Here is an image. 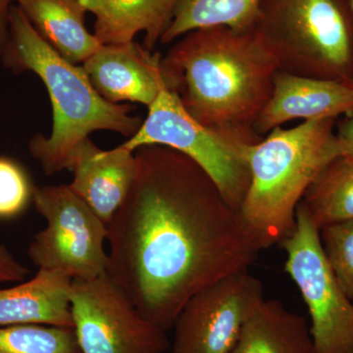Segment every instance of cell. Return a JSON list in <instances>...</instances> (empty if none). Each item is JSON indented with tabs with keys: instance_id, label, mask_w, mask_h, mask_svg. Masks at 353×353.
Segmentation results:
<instances>
[{
	"instance_id": "8",
	"label": "cell",
	"mask_w": 353,
	"mask_h": 353,
	"mask_svg": "<svg viewBox=\"0 0 353 353\" xmlns=\"http://www.w3.org/2000/svg\"><path fill=\"white\" fill-rule=\"evenodd\" d=\"M281 246L285 270L308 309L314 353H353V303L327 261L319 228L301 204L294 231Z\"/></svg>"
},
{
	"instance_id": "15",
	"label": "cell",
	"mask_w": 353,
	"mask_h": 353,
	"mask_svg": "<svg viewBox=\"0 0 353 353\" xmlns=\"http://www.w3.org/2000/svg\"><path fill=\"white\" fill-rule=\"evenodd\" d=\"M94 14V36L102 44L134 41L145 34L143 46L154 51L170 25L181 0H79Z\"/></svg>"
},
{
	"instance_id": "17",
	"label": "cell",
	"mask_w": 353,
	"mask_h": 353,
	"mask_svg": "<svg viewBox=\"0 0 353 353\" xmlns=\"http://www.w3.org/2000/svg\"><path fill=\"white\" fill-rule=\"evenodd\" d=\"M230 353H314V348L303 316L280 301L264 299Z\"/></svg>"
},
{
	"instance_id": "21",
	"label": "cell",
	"mask_w": 353,
	"mask_h": 353,
	"mask_svg": "<svg viewBox=\"0 0 353 353\" xmlns=\"http://www.w3.org/2000/svg\"><path fill=\"white\" fill-rule=\"evenodd\" d=\"M320 239L334 277L353 303V219L321 228Z\"/></svg>"
},
{
	"instance_id": "2",
	"label": "cell",
	"mask_w": 353,
	"mask_h": 353,
	"mask_svg": "<svg viewBox=\"0 0 353 353\" xmlns=\"http://www.w3.org/2000/svg\"><path fill=\"white\" fill-rule=\"evenodd\" d=\"M166 87L199 124L252 145L254 124L270 99L277 61L256 30L201 28L162 57Z\"/></svg>"
},
{
	"instance_id": "24",
	"label": "cell",
	"mask_w": 353,
	"mask_h": 353,
	"mask_svg": "<svg viewBox=\"0 0 353 353\" xmlns=\"http://www.w3.org/2000/svg\"><path fill=\"white\" fill-rule=\"evenodd\" d=\"M336 134L341 155L353 154V117L336 122Z\"/></svg>"
},
{
	"instance_id": "20",
	"label": "cell",
	"mask_w": 353,
	"mask_h": 353,
	"mask_svg": "<svg viewBox=\"0 0 353 353\" xmlns=\"http://www.w3.org/2000/svg\"><path fill=\"white\" fill-rule=\"evenodd\" d=\"M0 353H82L74 328L27 324L0 327Z\"/></svg>"
},
{
	"instance_id": "7",
	"label": "cell",
	"mask_w": 353,
	"mask_h": 353,
	"mask_svg": "<svg viewBox=\"0 0 353 353\" xmlns=\"http://www.w3.org/2000/svg\"><path fill=\"white\" fill-rule=\"evenodd\" d=\"M129 150L162 145L187 155L214 180L232 208L239 211L250 187V146L199 124L168 88L148 108L139 131L122 143Z\"/></svg>"
},
{
	"instance_id": "26",
	"label": "cell",
	"mask_w": 353,
	"mask_h": 353,
	"mask_svg": "<svg viewBox=\"0 0 353 353\" xmlns=\"http://www.w3.org/2000/svg\"><path fill=\"white\" fill-rule=\"evenodd\" d=\"M350 3H352V11H353V0H350ZM352 83H353V82H352Z\"/></svg>"
},
{
	"instance_id": "1",
	"label": "cell",
	"mask_w": 353,
	"mask_h": 353,
	"mask_svg": "<svg viewBox=\"0 0 353 353\" xmlns=\"http://www.w3.org/2000/svg\"><path fill=\"white\" fill-rule=\"evenodd\" d=\"M129 194L108 223V275L165 331L194 294L248 271L256 248L214 180L162 145L134 150Z\"/></svg>"
},
{
	"instance_id": "19",
	"label": "cell",
	"mask_w": 353,
	"mask_h": 353,
	"mask_svg": "<svg viewBox=\"0 0 353 353\" xmlns=\"http://www.w3.org/2000/svg\"><path fill=\"white\" fill-rule=\"evenodd\" d=\"M299 204L319 230L353 219V154L341 155L330 162Z\"/></svg>"
},
{
	"instance_id": "9",
	"label": "cell",
	"mask_w": 353,
	"mask_h": 353,
	"mask_svg": "<svg viewBox=\"0 0 353 353\" xmlns=\"http://www.w3.org/2000/svg\"><path fill=\"white\" fill-rule=\"evenodd\" d=\"M72 317L82 353H163L166 332L146 319L108 274L72 283Z\"/></svg>"
},
{
	"instance_id": "6",
	"label": "cell",
	"mask_w": 353,
	"mask_h": 353,
	"mask_svg": "<svg viewBox=\"0 0 353 353\" xmlns=\"http://www.w3.org/2000/svg\"><path fill=\"white\" fill-rule=\"evenodd\" d=\"M32 202L46 223L28 248L39 270L58 272L72 281L108 274V225L69 185L34 188Z\"/></svg>"
},
{
	"instance_id": "18",
	"label": "cell",
	"mask_w": 353,
	"mask_h": 353,
	"mask_svg": "<svg viewBox=\"0 0 353 353\" xmlns=\"http://www.w3.org/2000/svg\"><path fill=\"white\" fill-rule=\"evenodd\" d=\"M261 0H181L160 43L169 44L201 28L255 29Z\"/></svg>"
},
{
	"instance_id": "3",
	"label": "cell",
	"mask_w": 353,
	"mask_h": 353,
	"mask_svg": "<svg viewBox=\"0 0 353 353\" xmlns=\"http://www.w3.org/2000/svg\"><path fill=\"white\" fill-rule=\"evenodd\" d=\"M1 61L15 73L30 71L43 83L52 106L50 136L36 134L29 152L46 175L68 170L78 145L95 131L118 132L130 139L143 119L130 104L111 103L97 92L82 65L70 63L43 41L19 7L9 16V39Z\"/></svg>"
},
{
	"instance_id": "25",
	"label": "cell",
	"mask_w": 353,
	"mask_h": 353,
	"mask_svg": "<svg viewBox=\"0 0 353 353\" xmlns=\"http://www.w3.org/2000/svg\"><path fill=\"white\" fill-rule=\"evenodd\" d=\"M16 0H0V57L9 39V16Z\"/></svg>"
},
{
	"instance_id": "10",
	"label": "cell",
	"mask_w": 353,
	"mask_h": 353,
	"mask_svg": "<svg viewBox=\"0 0 353 353\" xmlns=\"http://www.w3.org/2000/svg\"><path fill=\"white\" fill-rule=\"evenodd\" d=\"M261 281L233 274L194 294L176 317L172 353H230L264 301Z\"/></svg>"
},
{
	"instance_id": "5",
	"label": "cell",
	"mask_w": 353,
	"mask_h": 353,
	"mask_svg": "<svg viewBox=\"0 0 353 353\" xmlns=\"http://www.w3.org/2000/svg\"><path fill=\"white\" fill-rule=\"evenodd\" d=\"M255 30L281 71L353 82L350 0H261Z\"/></svg>"
},
{
	"instance_id": "23",
	"label": "cell",
	"mask_w": 353,
	"mask_h": 353,
	"mask_svg": "<svg viewBox=\"0 0 353 353\" xmlns=\"http://www.w3.org/2000/svg\"><path fill=\"white\" fill-rule=\"evenodd\" d=\"M29 270L21 264L6 246L0 243V284L21 283L27 277Z\"/></svg>"
},
{
	"instance_id": "13",
	"label": "cell",
	"mask_w": 353,
	"mask_h": 353,
	"mask_svg": "<svg viewBox=\"0 0 353 353\" xmlns=\"http://www.w3.org/2000/svg\"><path fill=\"white\" fill-rule=\"evenodd\" d=\"M134 170V152L122 145L103 150L88 138L72 155L69 185L108 225L129 194Z\"/></svg>"
},
{
	"instance_id": "22",
	"label": "cell",
	"mask_w": 353,
	"mask_h": 353,
	"mask_svg": "<svg viewBox=\"0 0 353 353\" xmlns=\"http://www.w3.org/2000/svg\"><path fill=\"white\" fill-rule=\"evenodd\" d=\"M34 190L19 164L0 157V218L9 219L21 214L32 201Z\"/></svg>"
},
{
	"instance_id": "14",
	"label": "cell",
	"mask_w": 353,
	"mask_h": 353,
	"mask_svg": "<svg viewBox=\"0 0 353 353\" xmlns=\"http://www.w3.org/2000/svg\"><path fill=\"white\" fill-rule=\"evenodd\" d=\"M71 279L39 270L27 282L0 289V327L41 324L74 328Z\"/></svg>"
},
{
	"instance_id": "4",
	"label": "cell",
	"mask_w": 353,
	"mask_h": 353,
	"mask_svg": "<svg viewBox=\"0 0 353 353\" xmlns=\"http://www.w3.org/2000/svg\"><path fill=\"white\" fill-rule=\"evenodd\" d=\"M338 119L279 127L250 146V182L239 214L253 245H281L294 231L304 194L323 169L341 157Z\"/></svg>"
},
{
	"instance_id": "12",
	"label": "cell",
	"mask_w": 353,
	"mask_h": 353,
	"mask_svg": "<svg viewBox=\"0 0 353 353\" xmlns=\"http://www.w3.org/2000/svg\"><path fill=\"white\" fill-rule=\"evenodd\" d=\"M353 117V83L294 75L278 70L270 99L254 124L265 137L290 121Z\"/></svg>"
},
{
	"instance_id": "11",
	"label": "cell",
	"mask_w": 353,
	"mask_h": 353,
	"mask_svg": "<svg viewBox=\"0 0 353 353\" xmlns=\"http://www.w3.org/2000/svg\"><path fill=\"white\" fill-rule=\"evenodd\" d=\"M162 57L134 41L102 44L82 66L95 90L106 101L115 104L141 103L148 108L167 88Z\"/></svg>"
},
{
	"instance_id": "16",
	"label": "cell",
	"mask_w": 353,
	"mask_h": 353,
	"mask_svg": "<svg viewBox=\"0 0 353 353\" xmlns=\"http://www.w3.org/2000/svg\"><path fill=\"white\" fill-rule=\"evenodd\" d=\"M26 17L46 43L70 63L83 65L101 48L85 24L79 0H16Z\"/></svg>"
}]
</instances>
